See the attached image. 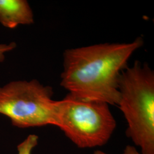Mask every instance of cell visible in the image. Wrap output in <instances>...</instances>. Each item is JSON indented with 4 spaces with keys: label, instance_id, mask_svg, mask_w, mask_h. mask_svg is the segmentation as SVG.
Wrapping results in <instances>:
<instances>
[{
    "label": "cell",
    "instance_id": "6da1fadb",
    "mask_svg": "<svg viewBox=\"0 0 154 154\" xmlns=\"http://www.w3.org/2000/svg\"><path fill=\"white\" fill-rule=\"evenodd\" d=\"M143 45V38L138 37L129 43H104L66 50L61 86L81 98L118 105L122 72Z\"/></svg>",
    "mask_w": 154,
    "mask_h": 154
},
{
    "label": "cell",
    "instance_id": "7a4b0ae2",
    "mask_svg": "<svg viewBox=\"0 0 154 154\" xmlns=\"http://www.w3.org/2000/svg\"><path fill=\"white\" fill-rule=\"evenodd\" d=\"M119 107L128 124L127 135L142 154H154V72L136 61L122 72Z\"/></svg>",
    "mask_w": 154,
    "mask_h": 154
},
{
    "label": "cell",
    "instance_id": "3957f363",
    "mask_svg": "<svg viewBox=\"0 0 154 154\" xmlns=\"http://www.w3.org/2000/svg\"><path fill=\"white\" fill-rule=\"evenodd\" d=\"M54 126L78 147L91 148L107 142L116 121L107 103L69 93L63 99L56 100Z\"/></svg>",
    "mask_w": 154,
    "mask_h": 154
},
{
    "label": "cell",
    "instance_id": "277c9868",
    "mask_svg": "<svg viewBox=\"0 0 154 154\" xmlns=\"http://www.w3.org/2000/svg\"><path fill=\"white\" fill-rule=\"evenodd\" d=\"M53 94L52 88L36 79L12 81L0 86V114L18 128L54 126Z\"/></svg>",
    "mask_w": 154,
    "mask_h": 154
},
{
    "label": "cell",
    "instance_id": "5b68a950",
    "mask_svg": "<svg viewBox=\"0 0 154 154\" xmlns=\"http://www.w3.org/2000/svg\"><path fill=\"white\" fill-rule=\"evenodd\" d=\"M34 22L33 11L26 0H0V23L14 29Z\"/></svg>",
    "mask_w": 154,
    "mask_h": 154
},
{
    "label": "cell",
    "instance_id": "8992f818",
    "mask_svg": "<svg viewBox=\"0 0 154 154\" xmlns=\"http://www.w3.org/2000/svg\"><path fill=\"white\" fill-rule=\"evenodd\" d=\"M38 137L34 134L29 135L17 146L18 154H31L33 149L37 145Z\"/></svg>",
    "mask_w": 154,
    "mask_h": 154
},
{
    "label": "cell",
    "instance_id": "52a82bcc",
    "mask_svg": "<svg viewBox=\"0 0 154 154\" xmlns=\"http://www.w3.org/2000/svg\"><path fill=\"white\" fill-rule=\"evenodd\" d=\"M16 44L14 42L9 44H0V62L5 60L6 53L10 52L16 48Z\"/></svg>",
    "mask_w": 154,
    "mask_h": 154
},
{
    "label": "cell",
    "instance_id": "ba28073f",
    "mask_svg": "<svg viewBox=\"0 0 154 154\" xmlns=\"http://www.w3.org/2000/svg\"><path fill=\"white\" fill-rule=\"evenodd\" d=\"M94 154H105L103 152H102L100 151H96ZM123 154H139L137 151V150L135 149V147L131 146H128L125 149L124 152Z\"/></svg>",
    "mask_w": 154,
    "mask_h": 154
}]
</instances>
